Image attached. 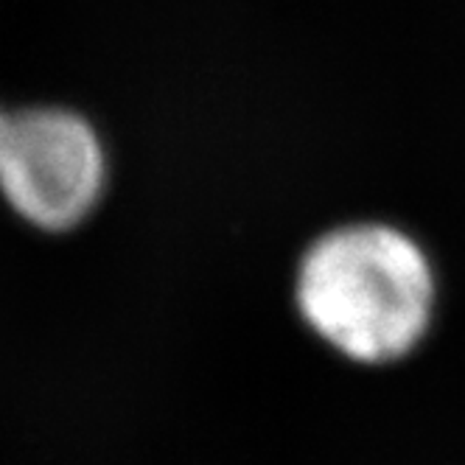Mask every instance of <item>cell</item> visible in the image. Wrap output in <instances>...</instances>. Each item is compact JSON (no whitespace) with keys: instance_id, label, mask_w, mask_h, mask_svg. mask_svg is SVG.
I'll return each mask as SVG.
<instances>
[{"instance_id":"1","label":"cell","mask_w":465,"mask_h":465,"mask_svg":"<svg viewBox=\"0 0 465 465\" xmlns=\"http://www.w3.org/2000/svg\"><path fill=\"white\" fill-rule=\"evenodd\" d=\"M297 306L317 334L356 361H392L426 334L435 278L423 250L387 224H351L314 242Z\"/></svg>"},{"instance_id":"2","label":"cell","mask_w":465,"mask_h":465,"mask_svg":"<svg viewBox=\"0 0 465 465\" xmlns=\"http://www.w3.org/2000/svg\"><path fill=\"white\" fill-rule=\"evenodd\" d=\"M113 183L110 143L87 113L37 104L12 113L0 154V199L25 227L64 236L102 211Z\"/></svg>"},{"instance_id":"3","label":"cell","mask_w":465,"mask_h":465,"mask_svg":"<svg viewBox=\"0 0 465 465\" xmlns=\"http://www.w3.org/2000/svg\"><path fill=\"white\" fill-rule=\"evenodd\" d=\"M9 126H12V113H6L4 107H0V154H4V149H6Z\"/></svg>"}]
</instances>
